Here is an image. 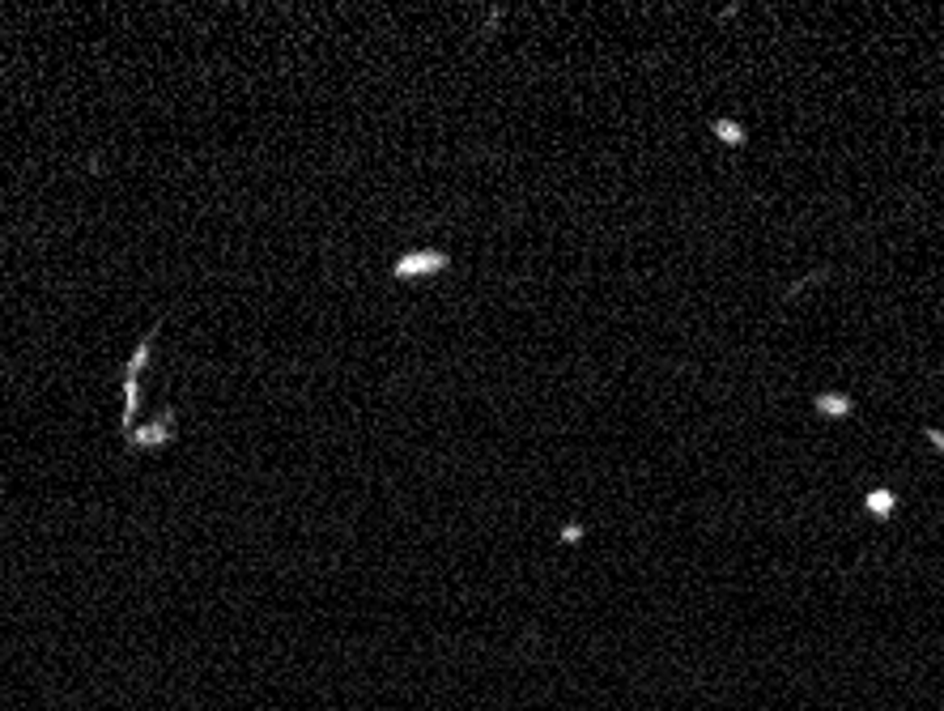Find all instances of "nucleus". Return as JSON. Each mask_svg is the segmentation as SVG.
<instances>
[{
  "mask_svg": "<svg viewBox=\"0 0 944 711\" xmlns=\"http://www.w3.org/2000/svg\"><path fill=\"white\" fill-rule=\"evenodd\" d=\"M928 439H931V443H936V448H940V452H944V435H940V430H928Z\"/></svg>",
  "mask_w": 944,
  "mask_h": 711,
  "instance_id": "6",
  "label": "nucleus"
},
{
  "mask_svg": "<svg viewBox=\"0 0 944 711\" xmlns=\"http://www.w3.org/2000/svg\"><path fill=\"white\" fill-rule=\"evenodd\" d=\"M855 409V401L847 392H821V396H812V413L817 418H847Z\"/></svg>",
  "mask_w": 944,
  "mask_h": 711,
  "instance_id": "3",
  "label": "nucleus"
},
{
  "mask_svg": "<svg viewBox=\"0 0 944 711\" xmlns=\"http://www.w3.org/2000/svg\"><path fill=\"white\" fill-rule=\"evenodd\" d=\"M579 537H583V529H579V524H566V529H562V541H579Z\"/></svg>",
  "mask_w": 944,
  "mask_h": 711,
  "instance_id": "5",
  "label": "nucleus"
},
{
  "mask_svg": "<svg viewBox=\"0 0 944 711\" xmlns=\"http://www.w3.org/2000/svg\"><path fill=\"white\" fill-rule=\"evenodd\" d=\"M710 133H715V141H719V145H728V150H740V145L749 141L745 124L732 120V115H715V120H710Z\"/></svg>",
  "mask_w": 944,
  "mask_h": 711,
  "instance_id": "2",
  "label": "nucleus"
},
{
  "mask_svg": "<svg viewBox=\"0 0 944 711\" xmlns=\"http://www.w3.org/2000/svg\"><path fill=\"white\" fill-rule=\"evenodd\" d=\"M864 507H868V515H876V520H889V515H894V507H898V494H894V490H868V494H864Z\"/></svg>",
  "mask_w": 944,
  "mask_h": 711,
  "instance_id": "4",
  "label": "nucleus"
},
{
  "mask_svg": "<svg viewBox=\"0 0 944 711\" xmlns=\"http://www.w3.org/2000/svg\"><path fill=\"white\" fill-rule=\"evenodd\" d=\"M447 269V256L443 252H408V256L396 260V277H421V272H438Z\"/></svg>",
  "mask_w": 944,
  "mask_h": 711,
  "instance_id": "1",
  "label": "nucleus"
}]
</instances>
